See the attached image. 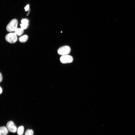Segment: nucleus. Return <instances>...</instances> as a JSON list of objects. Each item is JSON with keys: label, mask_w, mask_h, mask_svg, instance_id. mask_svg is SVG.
<instances>
[{"label": "nucleus", "mask_w": 135, "mask_h": 135, "mask_svg": "<svg viewBox=\"0 0 135 135\" xmlns=\"http://www.w3.org/2000/svg\"><path fill=\"white\" fill-rule=\"evenodd\" d=\"M18 23L16 19H14L12 20L6 26L7 30L10 32L14 31L17 28Z\"/></svg>", "instance_id": "obj_1"}, {"label": "nucleus", "mask_w": 135, "mask_h": 135, "mask_svg": "<svg viewBox=\"0 0 135 135\" xmlns=\"http://www.w3.org/2000/svg\"><path fill=\"white\" fill-rule=\"evenodd\" d=\"M5 39L7 42L9 43H14L18 40L17 35L14 32L9 33L6 35Z\"/></svg>", "instance_id": "obj_2"}, {"label": "nucleus", "mask_w": 135, "mask_h": 135, "mask_svg": "<svg viewBox=\"0 0 135 135\" xmlns=\"http://www.w3.org/2000/svg\"><path fill=\"white\" fill-rule=\"evenodd\" d=\"M70 47L68 46H64L60 48L58 50V54L62 56L68 55L70 52Z\"/></svg>", "instance_id": "obj_3"}, {"label": "nucleus", "mask_w": 135, "mask_h": 135, "mask_svg": "<svg viewBox=\"0 0 135 135\" xmlns=\"http://www.w3.org/2000/svg\"><path fill=\"white\" fill-rule=\"evenodd\" d=\"M60 62L63 64L71 63L73 60L72 57L70 55H66L62 56L60 59Z\"/></svg>", "instance_id": "obj_4"}, {"label": "nucleus", "mask_w": 135, "mask_h": 135, "mask_svg": "<svg viewBox=\"0 0 135 135\" xmlns=\"http://www.w3.org/2000/svg\"><path fill=\"white\" fill-rule=\"evenodd\" d=\"M6 127L8 131L10 132L15 133L17 131V127L12 121H10L8 122L6 124Z\"/></svg>", "instance_id": "obj_5"}, {"label": "nucleus", "mask_w": 135, "mask_h": 135, "mask_svg": "<svg viewBox=\"0 0 135 135\" xmlns=\"http://www.w3.org/2000/svg\"><path fill=\"white\" fill-rule=\"evenodd\" d=\"M8 132L6 127L5 126L0 127V135H7Z\"/></svg>", "instance_id": "obj_6"}, {"label": "nucleus", "mask_w": 135, "mask_h": 135, "mask_svg": "<svg viewBox=\"0 0 135 135\" xmlns=\"http://www.w3.org/2000/svg\"><path fill=\"white\" fill-rule=\"evenodd\" d=\"M24 127L21 126L18 128L17 130V132L18 135H22L24 133Z\"/></svg>", "instance_id": "obj_7"}, {"label": "nucleus", "mask_w": 135, "mask_h": 135, "mask_svg": "<svg viewBox=\"0 0 135 135\" xmlns=\"http://www.w3.org/2000/svg\"><path fill=\"white\" fill-rule=\"evenodd\" d=\"M14 32L17 35L20 36L23 33L24 30L21 28H17L14 31Z\"/></svg>", "instance_id": "obj_8"}, {"label": "nucleus", "mask_w": 135, "mask_h": 135, "mask_svg": "<svg viewBox=\"0 0 135 135\" xmlns=\"http://www.w3.org/2000/svg\"><path fill=\"white\" fill-rule=\"evenodd\" d=\"M28 38V36L27 35H24L20 37L19 40L20 42H24L27 40Z\"/></svg>", "instance_id": "obj_9"}, {"label": "nucleus", "mask_w": 135, "mask_h": 135, "mask_svg": "<svg viewBox=\"0 0 135 135\" xmlns=\"http://www.w3.org/2000/svg\"><path fill=\"white\" fill-rule=\"evenodd\" d=\"M34 132L31 129L27 130L25 132V135H33Z\"/></svg>", "instance_id": "obj_10"}, {"label": "nucleus", "mask_w": 135, "mask_h": 135, "mask_svg": "<svg viewBox=\"0 0 135 135\" xmlns=\"http://www.w3.org/2000/svg\"><path fill=\"white\" fill-rule=\"evenodd\" d=\"M21 28L23 30L26 29L28 26V24H20Z\"/></svg>", "instance_id": "obj_11"}, {"label": "nucleus", "mask_w": 135, "mask_h": 135, "mask_svg": "<svg viewBox=\"0 0 135 135\" xmlns=\"http://www.w3.org/2000/svg\"><path fill=\"white\" fill-rule=\"evenodd\" d=\"M28 20L25 19H22L21 21L22 23L24 24H28Z\"/></svg>", "instance_id": "obj_12"}, {"label": "nucleus", "mask_w": 135, "mask_h": 135, "mask_svg": "<svg viewBox=\"0 0 135 135\" xmlns=\"http://www.w3.org/2000/svg\"><path fill=\"white\" fill-rule=\"evenodd\" d=\"M26 11L28 10L29 9V5L28 4L24 8Z\"/></svg>", "instance_id": "obj_13"}, {"label": "nucleus", "mask_w": 135, "mask_h": 135, "mask_svg": "<svg viewBox=\"0 0 135 135\" xmlns=\"http://www.w3.org/2000/svg\"><path fill=\"white\" fill-rule=\"evenodd\" d=\"M2 74L0 72V82H1L2 80Z\"/></svg>", "instance_id": "obj_14"}, {"label": "nucleus", "mask_w": 135, "mask_h": 135, "mask_svg": "<svg viewBox=\"0 0 135 135\" xmlns=\"http://www.w3.org/2000/svg\"><path fill=\"white\" fill-rule=\"evenodd\" d=\"M2 92V90L0 86V94H1Z\"/></svg>", "instance_id": "obj_15"}]
</instances>
